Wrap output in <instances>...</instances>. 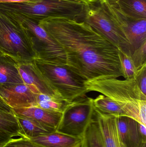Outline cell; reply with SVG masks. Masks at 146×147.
Segmentation results:
<instances>
[{"label": "cell", "mask_w": 146, "mask_h": 147, "mask_svg": "<svg viewBox=\"0 0 146 147\" xmlns=\"http://www.w3.org/2000/svg\"><path fill=\"white\" fill-rule=\"evenodd\" d=\"M38 24L64 50L67 67L85 82L123 77L118 48L85 22L55 17Z\"/></svg>", "instance_id": "1"}, {"label": "cell", "mask_w": 146, "mask_h": 147, "mask_svg": "<svg viewBox=\"0 0 146 147\" xmlns=\"http://www.w3.org/2000/svg\"><path fill=\"white\" fill-rule=\"evenodd\" d=\"M87 90L99 92L117 103L126 116L146 126V96L134 78L124 80L116 78L85 82Z\"/></svg>", "instance_id": "2"}, {"label": "cell", "mask_w": 146, "mask_h": 147, "mask_svg": "<svg viewBox=\"0 0 146 147\" xmlns=\"http://www.w3.org/2000/svg\"><path fill=\"white\" fill-rule=\"evenodd\" d=\"M87 0H35L0 3V10L23 16L38 22L48 18L83 21Z\"/></svg>", "instance_id": "3"}, {"label": "cell", "mask_w": 146, "mask_h": 147, "mask_svg": "<svg viewBox=\"0 0 146 147\" xmlns=\"http://www.w3.org/2000/svg\"><path fill=\"white\" fill-rule=\"evenodd\" d=\"M0 52L18 62L33 61L37 58L26 28L13 15L1 10Z\"/></svg>", "instance_id": "4"}, {"label": "cell", "mask_w": 146, "mask_h": 147, "mask_svg": "<svg viewBox=\"0 0 146 147\" xmlns=\"http://www.w3.org/2000/svg\"><path fill=\"white\" fill-rule=\"evenodd\" d=\"M34 62L51 86L67 102L85 97L89 92L86 87L85 81L66 65L38 59H35Z\"/></svg>", "instance_id": "5"}, {"label": "cell", "mask_w": 146, "mask_h": 147, "mask_svg": "<svg viewBox=\"0 0 146 147\" xmlns=\"http://www.w3.org/2000/svg\"><path fill=\"white\" fill-rule=\"evenodd\" d=\"M83 21L131 57V46L124 32L102 0H87Z\"/></svg>", "instance_id": "6"}, {"label": "cell", "mask_w": 146, "mask_h": 147, "mask_svg": "<svg viewBox=\"0 0 146 147\" xmlns=\"http://www.w3.org/2000/svg\"><path fill=\"white\" fill-rule=\"evenodd\" d=\"M7 13L16 17L26 28L37 55L36 59L60 65H66L64 50L39 25L37 22L20 15Z\"/></svg>", "instance_id": "7"}, {"label": "cell", "mask_w": 146, "mask_h": 147, "mask_svg": "<svg viewBox=\"0 0 146 147\" xmlns=\"http://www.w3.org/2000/svg\"><path fill=\"white\" fill-rule=\"evenodd\" d=\"M94 112L93 98L87 96L67 103L56 130L71 136L84 137Z\"/></svg>", "instance_id": "8"}, {"label": "cell", "mask_w": 146, "mask_h": 147, "mask_svg": "<svg viewBox=\"0 0 146 147\" xmlns=\"http://www.w3.org/2000/svg\"><path fill=\"white\" fill-rule=\"evenodd\" d=\"M103 2L127 38L132 55L135 51L146 43V19L130 18L122 13L116 6Z\"/></svg>", "instance_id": "9"}, {"label": "cell", "mask_w": 146, "mask_h": 147, "mask_svg": "<svg viewBox=\"0 0 146 147\" xmlns=\"http://www.w3.org/2000/svg\"><path fill=\"white\" fill-rule=\"evenodd\" d=\"M39 93L34 86L26 84H0V96L12 109L34 106Z\"/></svg>", "instance_id": "10"}, {"label": "cell", "mask_w": 146, "mask_h": 147, "mask_svg": "<svg viewBox=\"0 0 146 147\" xmlns=\"http://www.w3.org/2000/svg\"><path fill=\"white\" fill-rule=\"evenodd\" d=\"M17 68L24 84L34 86L41 94L62 98L39 69L34 60L18 62Z\"/></svg>", "instance_id": "11"}, {"label": "cell", "mask_w": 146, "mask_h": 147, "mask_svg": "<svg viewBox=\"0 0 146 147\" xmlns=\"http://www.w3.org/2000/svg\"><path fill=\"white\" fill-rule=\"evenodd\" d=\"M94 117L105 147H126L119 136L115 116L103 114L94 108Z\"/></svg>", "instance_id": "12"}, {"label": "cell", "mask_w": 146, "mask_h": 147, "mask_svg": "<svg viewBox=\"0 0 146 147\" xmlns=\"http://www.w3.org/2000/svg\"><path fill=\"white\" fill-rule=\"evenodd\" d=\"M12 110L15 115L36 120L56 130L62 116L61 112L48 110L36 106Z\"/></svg>", "instance_id": "13"}, {"label": "cell", "mask_w": 146, "mask_h": 147, "mask_svg": "<svg viewBox=\"0 0 146 147\" xmlns=\"http://www.w3.org/2000/svg\"><path fill=\"white\" fill-rule=\"evenodd\" d=\"M30 140L40 147H81L84 137L71 136L56 130Z\"/></svg>", "instance_id": "14"}, {"label": "cell", "mask_w": 146, "mask_h": 147, "mask_svg": "<svg viewBox=\"0 0 146 147\" xmlns=\"http://www.w3.org/2000/svg\"><path fill=\"white\" fill-rule=\"evenodd\" d=\"M119 136L126 147H141L143 144L138 131V122L127 116L116 117Z\"/></svg>", "instance_id": "15"}, {"label": "cell", "mask_w": 146, "mask_h": 147, "mask_svg": "<svg viewBox=\"0 0 146 147\" xmlns=\"http://www.w3.org/2000/svg\"><path fill=\"white\" fill-rule=\"evenodd\" d=\"M18 62L0 53V84H24L17 68Z\"/></svg>", "instance_id": "16"}, {"label": "cell", "mask_w": 146, "mask_h": 147, "mask_svg": "<svg viewBox=\"0 0 146 147\" xmlns=\"http://www.w3.org/2000/svg\"><path fill=\"white\" fill-rule=\"evenodd\" d=\"M19 127L21 137L31 139L56 131L42 123L28 117L15 115Z\"/></svg>", "instance_id": "17"}, {"label": "cell", "mask_w": 146, "mask_h": 147, "mask_svg": "<svg viewBox=\"0 0 146 147\" xmlns=\"http://www.w3.org/2000/svg\"><path fill=\"white\" fill-rule=\"evenodd\" d=\"M115 6L130 18L146 19V0H118Z\"/></svg>", "instance_id": "18"}, {"label": "cell", "mask_w": 146, "mask_h": 147, "mask_svg": "<svg viewBox=\"0 0 146 147\" xmlns=\"http://www.w3.org/2000/svg\"><path fill=\"white\" fill-rule=\"evenodd\" d=\"M94 108L103 114L115 116H127L121 106L115 101L103 95L93 99Z\"/></svg>", "instance_id": "19"}, {"label": "cell", "mask_w": 146, "mask_h": 147, "mask_svg": "<svg viewBox=\"0 0 146 147\" xmlns=\"http://www.w3.org/2000/svg\"><path fill=\"white\" fill-rule=\"evenodd\" d=\"M0 131L12 137L20 136L19 123L13 111L0 110Z\"/></svg>", "instance_id": "20"}, {"label": "cell", "mask_w": 146, "mask_h": 147, "mask_svg": "<svg viewBox=\"0 0 146 147\" xmlns=\"http://www.w3.org/2000/svg\"><path fill=\"white\" fill-rule=\"evenodd\" d=\"M67 103L62 98L50 96L39 93L38 95L37 102L34 106L48 110L63 113Z\"/></svg>", "instance_id": "21"}, {"label": "cell", "mask_w": 146, "mask_h": 147, "mask_svg": "<svg viewBox=\"0 0 146 147\" xmlns=\"http://www.w3.org/2000/svg\"><path fill=\"white\" fill-rule=\"evenodd\" d=\"M84 142L87 147H105L94 117L87 129L84 136Z\"/></svg>", "instance_id": "22"}, {"label": "cell", "mask_w": 146, "mask_h": 147, "mask_svg": "<svg viewBox=\"0 0 146 147\" xmlns=\"http://www.w3.org/2000/svg\"><path fill=\"white\" fill-rule=\"evenodd\" d=\"M119 57L123 77L125 79L134 78L136 70L131 57L119 50Z\"/></svg>", "instance_id": "23"}, {"label": "cell", "mask_w": 146, "mask_h": 147, "mask_svg": "<svg viewBox=\"0 0 146 147\" xmlns=\"http://www.w3.org/2000/svg\"><path fill=\"white\" fill-rule=\"evenodd\" d=\"M131 58L136 71L146 64V43L135 51Z\"/></svg>", "instance_id": "24"}, {"label": "cell", "mask_w": 146, "mask_h": 147, "mask_svg": "<svg viewBox=\"0 0 146 147\" xmlns=\"http://www.w3.org/2000/svg\"><path fill=\"white\" fill-rule=\"evenodd\" d=\"M2 147H40L30 139L21 137L19 139L9 140Z\"/></svg>", "instance_id": "25"}, {"label": "cell", "mask_w": 146, "mask_h": 147, "mask_svg": "<svg viewBox=\"0 0 146 147\" xmlns=\"http://www.w3.org/2000/svg\"><path fill=\"white\" fill-rule=\"evenodd\" d=\"M134 78L141 92L146 96V64L137 70Z\"/></svg>", "instance_id": "26"}, {"label": "cell", "mask_w": 146, "mask_h": 147, "mask_svg": "<svg viewBox=\"0 0 146 147\" xmlns=\"http://www.w3.org/2000/svg\"><path fill=\"white\" fill-rule=\"evenodd\" d=\"M138 131L143 143H146V126L138 123Z\"/></svg>", "instance_id": "27"}, {"label": "cell", "mask_w": 146, "mask_h": 147, "mask_svg": "<svg viewBox=\"0 0 146 147\" xmlns=\"http://www.w3.org/2000/svg\"><path fill=\"white\" fill-rule=\"evenodd\" d=\"M13 137L0 131V147H2Z\"/></svg>", "instance_id": "28"}, {"label": "cell", "mask_w": 146, "mask_h": 147, "mask_svg": "<svg viewBox=\"0 0 146 147\" xmlns=\"http://www.w3.org/2000/svg\"><path fill=\"white\" fill-rule=\"evenodd\" d=\"M0 110L7 111V112H13V110L11 107H9L0 96Z\"/></svg>", "instance_id": "29"}, {"label": "cell", "mask_w": 146, "mask_h": 147, "mask_svg": "<svg viewBox=\"0 0 146 147\" xmlns=\"http://www.w3.org/2000/svg\"><path fill=\"white\" fill-rule=\"evenodd\" d=\"M33 1H35V0H0V3H24Z\"/></svg>", "instance_id": "30"}, {"label": "cell", "mask_w": 146, "mask_h": 147, "mask_svg": "<svg viewBox=\"0 0 146 147\" xmlns=\"http://www.w3.org/2000/svg\"><path fill=\"white\" fill-rule=\"evenodd\" d=\"M104 2L108 3L110 5L116 6L117 4L118 0H102Z\"/></svg>", "instance_id": "31"}, {"label": "cell", "mask_w": 146, "mask_h": 147, "mask_svg": "<svg viewBox=\"0 0 146 147\" xmlns=\"http://www.w3.org/2000/svg\"><path fill=\"white\" fill-rule=\"evenodd\" d=\"M81 147H87L86 145L85 144V142H84V141H83V143H82V145H81Z\"/></svg>", "instance_id": "32"}, {"label": "cell", "mask_w": 146, "mask_h": 147, "mask_svg": "<svg viewBox=\"0 0 146 147\" xmlns=\"http://www.w3.org/2000/svg\"><path fill=\"white\" fill-rule=\"evenodd\" d=\"M141 147H146V143H143Z\"/></svg>", "instance_id": "33"}, {"label": "cell", "mask_w": 146, "mask_h": 147, "mask_svg": "<svg viewBox=\"0 0 146 147\" xmlns=\"http://www.w3.org/2000/svg\"><path fill=\"white\" fill-rule=\"evenodd\" d=\"M0 53H1V52H0Z\"/></svg>", "instance_id": "34"}]
</instances>
